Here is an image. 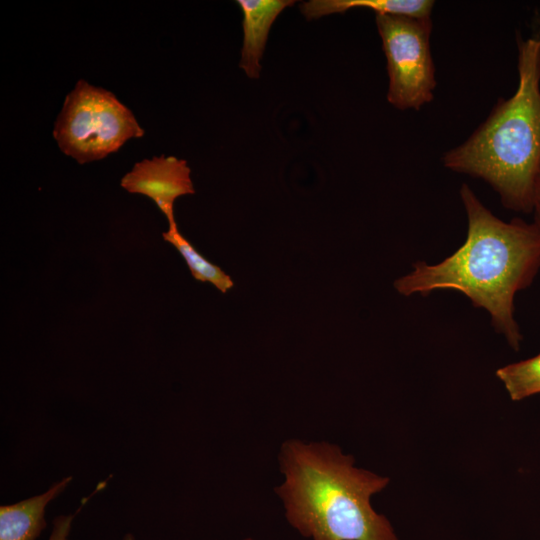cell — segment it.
I'll list each match as a JSON object with an SVG mask.
<instances>
[{
	"mask_svg": "<svg viewBox=\"0 0 540 540\" xmlns=\"http://www.w3.org/2000/svg\"><path fill=\"white\" fill-rule=\"evenodd\" d=\"M460 196L468 219L464 244L437 264L415 262L394 286L405 296L438 289L461 292L490 314L494 328L518 350L522 336L514 319V297L539 270L540 229L520 218L499 219L467 184H462Z\"/></svg>",
	"mask_w": 540,
	"mask_h": 540,
	"instance_id": "1",
	"label": "cell"
},
{
	"mask_svg": "<svg viewBox=\"0 0 540 540\" xmlns=\"http://www.w3.org/2000/svg\"><path fill=\"white\" fill-rule=\"evenodd\" d=\"M275 487L288 524L308 540H398L389 519L371 504L389 478L355 465L328 441L290 438L278 452Z\"/></svg>",
	"mask_w": 540,
	"mask_h": 540,
	"instance_id": "2",
	"label": "cell"
},
{
	"mask_svg": "<svg viewBox=\"0 0 540 540\" xmlns=\"http://www.w3.org/2000/svg\"><path fill=\"white\" fill-rule=\"evenodd\" d=\"M517 41L518 84L461 145L447 151L446 168L486 181L504 207L532 213L540 169V25Z\"/></svg>",
	"mask_w": 540,
	"mask_h": 540,
	"instance_id": "3",
	"label": "cell"
},
{
	"mask_svg": "<svg viewBox=\"0 0 540 540\" xmlns=\"http://www.w3.org/2000/svg\"><path fill=\"white\" fill-rule=\"evenodd\" d=\"M143 135L133 113L113 93L82 79L66 95L53 128L60 150L79 164L100 160Z\"/></svg>",
	"mask_w": 540,
	"mask_h": 540,
	"instance_id": "4",
	"label": "cell"
},
{
	"mask_svg": "<svg viewBox=\"0 0 540 540\" xmlns=\"http://www.w3.org/2000/svg\"><path fill=\"white\" fill-rule=\"evenodd\" d=\"M389 78L387 100L400 110H419L433 100L435 67L431 17L375 16Z\"/></svg>",
	"mask_w": 540,
	"mask_h": 540,
	"instance_id": "5",
	"label": "cell"
},
{
	"mask_svg": "<svg viewBox=\"0 0 540 540\" xmlns=\"http://www.w3.org/2000/svg\"><path fill=\"white\" fill-rule=\"evenodd\" d=\"M187 162L175 156H159L137 162L120 182L123 189L151 198L166 216L169 227L177 226L174 202L183 195L194 194Z\"/></svg>",
	"mask_w": 540,
	"mask_h": 540,
	"instance_id": "6",
	"label": "cell"
},
{
	"mask_svg": "<svg viewBox=\"0 0 540 540\" xmlns=\"http://www.w3.org/2000/svg\"><path fill=\"white\" fill-rule=\"evenodd\" d=\"M294 3L293 0L237 1L243 13V45L239 66L249 78H259L271 26L282 11Z\"/></svg>",
	"mask_w": 540,
	"mask_h": 540,
	"instance_id": "7",
	"label": "cell"
},
{
	"mask_svg": "<svg viewBox=\"0 0 540 540\" xmlns=\"http://www.w3.org/2000/svg\"><path fill=\"white\" fill-rule=\"evenodd\" d=\"M72 477L54 483L40 495L0 507V540H36L46 527L45 510L60 495Z\"/></svg>",
	"mask_w": 540,
	"mask_h": 540,
	"instance_id": "8",
	"label": "cell"
},
{
	"mask_svg": "<svg viewBox=\"0 0 540 540\" xmlns=\"http://www.w3.org/2000/svg\"><path fill=\"white\" fill-rule=\"evenodd\" d=\"M434 1L430 0H310L299 9L307 20L318 19L353 8H366L375 15H401L416 18L431 17Z\"/></svg>",
	"mask_w": 540,
	"mask_h": 540,
	"instance_id": "9",
	"label": "cell"
},
{
	"mask_svg": "<svg viewBox=\"0 0 540 540\" xmlns=\"http://www.w3.org/2000/svg\"><path fill=\"white\" fill-rule=\"evenodd\" d=\"M163 239L172 244L184 258L194 279L213 284L226 293L234 283L220 267L204 258L193 245L178 231L177 226L169 227L162 233Z\"/></svg>",
	"mask_w": 540,
	"mask_h": 540,
	"instance_id": "10",
	"label": "cell"
},
{
	"mask_svg": "<svg viewBox=\"0 0 540 540\" xmlns=\"http://www.w3.org/2000/svg\"><path fill=\"white\" fill-rule=\"evenodd\" d=\"M497 377L510 398L519 401L540 393V353L532 358L499 368Z\"/></svg>",
	"mask_w": 540,
	"mask_h": 540,
	"instance_id": "11",
	"label": "cell"
},
{
	"mask_svg": "<svg viewBox=\"0 0 540 540\" xmlns=\"http://www.w3.org/2000/svg\"><path fill=\"white\" fill-rule=\"evenodd\" d=\"M75 516L76 513L56 517L48 540H69L68 537Z\"/></svg>",
	"mask_w": 540,
	"mask_h": 540,
	"instance_id": "12",
	"label": "cell"
},
{
	"mask_svg": "<svg viewBox=\"0 0 540 540\" xmlns=\"http://www.w3.org/2000/svg\"><path fill=\"white\" fill-rule=\"evenodd\" d=\"M532 213L534 215L533 223L540 229V169L533 188Z\"/></svg>",
	"mask_w": 540,
	"mask_h": 540,
	"instance_id": "13",
	"label": "cell"
},
{
	"mask_svg": "<svg viewBox=\"0 0 540 540\" xmlns=\"http://www.w3.org/2000/svg\"><path fill=\"white\" fill-rule=\"evenodd\" d=\"M124 540H134V537H133V535H131V534H127V535L124 537Z\"/></svg>",
	"mask_w": 540,
	"mask_h": 540,
	"instance_id": "14",
	"label": "cell"
},
{
	"mask_svg": "<svg viewBox=\"0 0 540 540\" xmlns=\"http://www.w3.org/2000/svg\"><path fill=\"white\" fill-rule=\"evenodd\" d=\"M242 540H256V539H254L252 537H246V538H243Z\"/></svg>",
	"mask_w": 540,
	"mask_h": 540,
	"instance_id": "15",
	"label": "cell"
}]
</instances>
